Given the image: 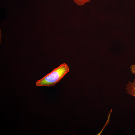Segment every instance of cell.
<instances>
[{"mask_svg":"<svg viewBox=\"0 0 135 135\" xmlns=\"http://www.w3.org/2000/svg\"><path fill=\"white\" fill-rule=\"evenodd\" d=\"M70 71L68 65L65 63L60 64L42 79L37 81V86H53L58 82Z\"/></svg>","mask_w":135,"mask_h":135,"instance_id":"obj_1","label":"cell"},{"mask_svg":"<svg viewBox=\"0 0 135 135\" xmlns=\"http://www.w3.org/2000/svg\"><path fill=\"white\" fill-rule=\"evenodd\" d=\"M126 90L127 94L135 98V78L133 82H128L126 86Z\"/></svg>","mask_w":135,"mask_h":135,"instance_id":"obj_2","label":"cell"},{"mask_svg":"<svg viewBox=\"0 0 135 135\" xmlns=\"http://www.w3.org/2000/svg\"><path fill=\"white\" fill-rule=\"evenodd\" d=\"M77 5L82 6L90 2L91 0H72Z\"/></svg>","mask_w":135,"mask_h":135,"instance_id":"obj_3","label":"cell"},{"mask_svg":"<svg viewBox=\"0 0 135 135\" xmlns=\"http://www.w3.org/2000/svg\"><path fill=\"white\" fill-rule=\"evenodd\" d=\"M131 72L133 74H135V64H132L130 66Z\"/></svg>","mask_w":135,"mask_h":135,"instance_id":"obj_4","label":"cell"}]
</instances>
